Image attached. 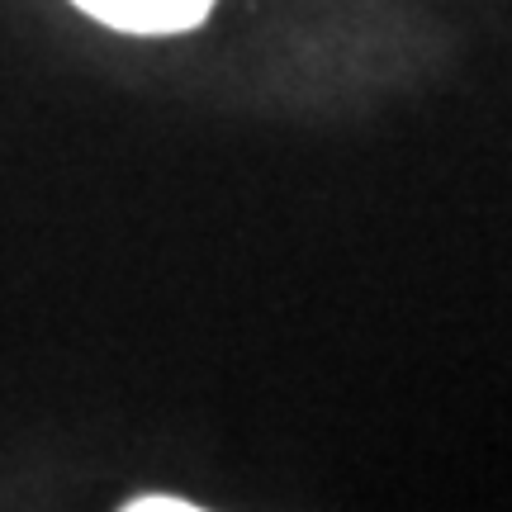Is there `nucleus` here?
<instances>
[{
    "mask_svg": "<svg viewBox=\"0 0 512 512\" xmlns=\"http://www.w3.org/2000/svg\"><path fill=\"white\" fill-rule=\"evenodd\" d=\"M76 5L128 34H176L200 24L214 0H76Z\"/></svg>",
    "mask_w": 512,
    "mask_h": 512,
    "instance_id": "f257e3e1",
    "label": "nucleus"
},
{
    "mask_svg": "<svg viewBox=\"0 0 512 512\" xmlns=\"http://www.w3.org/2000/svg\"><path fill=\"white\" fill-rule=\"evenodd\" d=\"M133 512H152V508H171V512H190V503L185 498H133L128 503Z\"/></svg>",
    "mask_w": 512,
    "mask_h": 512,
    "instance_id": "f03ea898",
    "label": "nucleus"
}]
</instances>
